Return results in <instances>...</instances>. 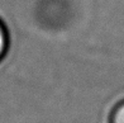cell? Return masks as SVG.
Instances as JSON below:
<instances>
[{
    "label": "cell",
    "mask_w": 124,
    "mask_h": 123,
    "mask_svg": "<svg viewBox=\"0 0 124 123\" xmlns=\"http://www.w3.org/2000/svg\"><path fill=\"white\" fill-rule=\"evenodd\" d=\"M110 123H124V100L115 105L111 112Z\"/></svg>",
    "instance_id": "obj_1"
},
{
    "label": "cell",
    "mask_w": 124,
    "mask_h": 123,
    "mask_svg": "<svg viewBox=\"0 0 124 123\" xmlns=\"http://www.w3.org/2000/svg\"><path fill=\"white\" fill-rule=\"evenodd\" d=\"M5 49H7V34H5V31L0 23V58L4 55Z\"/></svg>",
    "instance_id": "obj_2"
}]
</instances>
